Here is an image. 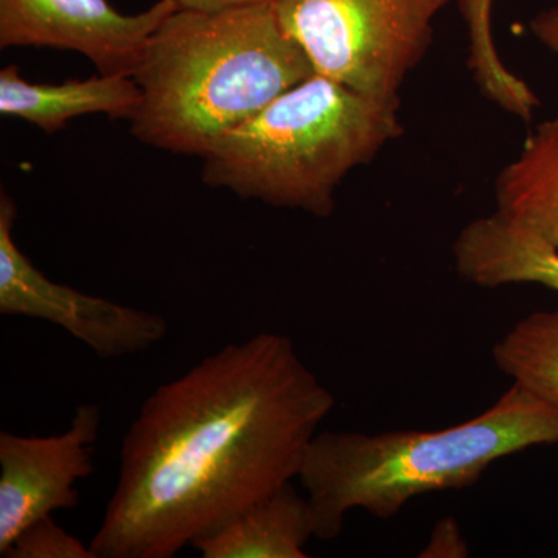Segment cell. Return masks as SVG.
<instances>
[{
    "label": "cell",
    "instance_id": "ba28073f",
    "mask_svg": "<svg viewBox=\"0 0 558 558\" xmlns=\"http://www.w3.org/2000/svg\"><path fill=\"white\" fill-rule=\"evenodd\" d=\"M100 428L98 405L81 403L61 435L0 432V556L36 521L78 505L76 483L94 473Z\"/></svg>",
    "mask_w": 558,
    "mask_h": 558
},
{
    "label": "cell",
    "instance_id": "3957f363",
    "mask_svg": "<svg viewBox=\"0 0 558 558\" xmlns=\"http://www.w3.org/2000/svg\"><path fill=\"white\" fill-rule=\"evenodd\" d=\"M557 442L558 407L513 384L494 407L449 428L318 432L299 478L315 537L329 542L351 510L392 519L413 498L472 486L499 459Z\"/></svg>",
    "mask_w": 558,
    "mask_h": 558
},
{
    "label": "cell",
    "instance_id": "9a60e30c",
    "mask_svg": "<svg viewBox=\"0 0 558 558\" xmlns=\"http://www.w3.org/2000/svg\"><path fill=\"white\" fill-rule=\"evenodd\" d=\"M7 558H97L89 545L70 535L50 517L36 521L11 543Z\"/></svg>",
    "mask_w": 558,
    "mask_h": 558
},
{
    "label": "cell",
    "instance_id": "5b68a950",
    "mask_svg": "<svg viewBox=\"0 0 558 558\" xmlns=\"http://www.w3.org/2000/svg\"><path fill=\"white\" fill-rule=\"evenodd\" d=\"M451 0H278L279 24L317 75L400 100L433 43V22Z\"/></svg>",
    "mask_w": 558,
    "mask_h": 558
},
{
    "label": "cell",
    "instance_id": "52a82bcc",
    "mask_svg": "<svg viewBox=\"0 0 558 558\" xmlns=\"http://www.w3.org/2000/svg\"><path fill=\"white\" fill-rule=\"evenodd\" d=\"M175 10L172 0L137 14L120 13L109 0H0V49L76 51L100 75L132 76L150 36Z\"/></svg>",
    "mask_w": 558,
    "mask_h": 558
},
{
    "label": "cell",
    "instance_id": "2e32d148",
    "mask_svg": "<svg viewBox=\"0 0 558 558\" xmlns=\"http://www.w3.org/2000/svg\"><path fill=\"white\" fill-rule=\"evenodd\" d=\"M464 542H462L459 529L453 520H444L440 526L433 532L429 539L428 548L424 550L422 556L425 557H464Z\"/></svg>",
    "mask_w": 558,
    "mask_h": 558
},
{
    "label": "cell",
    "instance_id": "ac0fdd59",
    "mask_svg": "<svg viewBox=\"0 0 558 558\" xmlns=\"http://www.w3.org/2000/svg\"><path fill=\"white\" fill-rule=\"evenodd\" d=\"M180 10L218 11L240 7L266 5L278 0H172Z\"/></svg>",
    "mask_w": 558,
    "mask_h": 558
},
{
    "label": "cell",
    "instance_id": "6da1fadb",
    "mask_svg": "<svg viewBox=\"0 0 558 558\" xmlns=\"http://www.w3.org/2000/svg\"><path fill=\"white\" fill-rule=\"evenodd\" d=\"M336 398L289 337L226 344L160 385L123 439L97 558H172L299 478Z\"/></svg>",
    "mask_w": 558,
    "mask_h": 558
},
{
    "label": "cell",
    "instance_id": "4fadbf2b",
    "mask_svg": "<svg viewBox=\"0 0 558 558\" xmlns=\"http://www.w3.org/2000/svg\"><path fill=\"white\" fill-rule=\"evenodd\" d=\"M492 357L513 384L558 407V311L521 318L495 343Z\"/></svg>",
    "mask_w": 558,
    "mask_h": 558
},
{
    "label": "cell",
    "instance_id": "30bf717a",
    "mask_svg": "<svg viewBox=\"0 0 558 558\" xmlns=\"http://www.w3.org/2000/svg\"><path fill=\"white\" fill-rule=\"evenodd\" d=\"M140 105V89L132 76H92L60 84L31 83L17 65L0 70V113L27 121L47 134L64 130L69 121L105 113L131 120Z\"/></svg>",
    "mask_w": 558,
    "mask_h": 558
},
{
    "label": "cell",
    "instance_id": "8992f818",
    "mask_svg": "<svg viewBox=\"0 0 558 558\" xmlns=\"http://www.w3.org/2000/svg\"><path fill=\"white\" fill-rule=\"evenodd\" d=\"M16 218V204L2 190L0 314L60 326L102 359L140 354L165 339L168 323L161 315L87 295L46 277L14 242Z\"/></svg>",
    "mask_w": 558,
    "mask_h": 558
},
{
    "label": "cell",
    "instance_id": "7c38bea8",
    "mask_svg": "<svg viewBox=\"0 0 558 558\" xmlns=\"http://www.w3.org/2000/svg\"><path fill=\"white\" fill-rule=\"evenodd\" d=\"M497 211L558 250V116L539 123L495 180Z\"/></svg>",
    "mask_w": 558,
    "mask_h": 558
},
{
    "label": "cell",
    "instance_id": "8fae6325",
    "mask_svg": "<svg viewBox=\"0 0 558 558\" xmlns=\"http://www.w3.org/2000/svg\"><path fill=\"white\" fill-rule=\"evenodd\" d=\"M312 537L310 499L288 483L193 548L204 558H306L304 548Z\"/></svg>",
    "mask_w": 558,
    "mask_h": 558
},
{
    "label": "cell",
    "instance_id": "9c48e42d",
    "mask_svg": "<svg viewBox=\"0 0 558 558\" xmlns=\"http://www.w3.org/2000/svg\"><path fill=\"white\" fill-rule=\"evenodd\" d=\"M453 260L459 277L480 288L538 284L558 292V250L498 211L459 231Z\"/></svg>",
    "mask_w": 558,
    "mask_h": 558
},
{
    "label": "cell",
    "instance_id": "277c9868",
    "mask_svg": "<svg viewBox=\"0 0 558 558\" xmlns=\"http://www.w3.org/2000/svg\"><path fill=\"white\" fill-rule=\"evenodd\" d=\"M399 108L315 73L220 137L202 157V180L241 199L329 218L349 172L403 134Z\"/></svg>",
    "mask_w": 558,
    "mask_h": 558
},
{
    "label": "cell",
    "instance_id": "7a4b0ae2",
    "mask_svg": "<svg viewBox=\"0 0 558 558\" xmlns=\"http://www.w3.org/2000/svg\"><path fill=\"white\" fill-rule=\"evenodd\" d=\"M315 75L274 3L175 10L150 36L132 78L138 142L204 157L220 137Z\"/></svg>",
    "mask_w": 558,
    "mask_h": 558
},
{
    "label": "cell",
    "instance_id": "5bb4252c",
    "mask_svg": "<svg viewBox=\"0 0 558 558\" xmlns=\"http://www.w3.org/2000/svg\"><path fill=\"white\" fill-rule=\"evenodd\" d=\"M469 44V70L481 94L509 116H523L537 95L508 69L494 36L495 0H458Z\"/></svg>",
    "mask_w": 558,
    "mask_h": 558
},
{
    "label": "cell",
    "instance_id": "e0dca14e",
    "mask_svg": "<svg viewBox=\"0 0 558 558\" xmlns=\"http://www.w3.org/2000/svg\"><path fill=\"white\" fill-rule=\"evenodd\" d=\"M529 28L546 49L558 54V7L538 11L529 22Z\"/></svg>",
    "mask_w": 558,
    "mask_h": 558
}]
</instances>
